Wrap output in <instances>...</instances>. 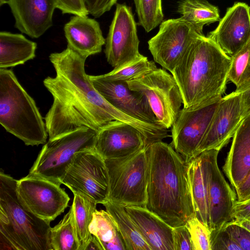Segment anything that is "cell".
<instances>
[{
	"label": "cell",
	"mask_w": 250,
	"mask_h": 250,
	"mask_svg": "<svg viewBox=\"0 0 250 250\" xmlns=\"http://www.w3.org/2000/svg\"><path fill=\"white\" fill-rule=\"evenodd\" d=\"M147 147L145 137L138 129L116 120L97 132L94 149L105 160L125 157Z\"/></svg>",
	"instance_id": "2e32d148"
},
{
	"label": "cell",
	"mask_w": 250,
	"mask_h": 250,
	"mask_svg": "<svg viewBox=\"0 0 250 250\" xmlns=\"http://www.w3.org/2000/svg\"><path fill=\"white\" fill-rule=\"evenodd\" d=\"M89 230L104 250H127L113 219L106 210L95 211Z\"/></svg>",
	"instance_id": "484cf974"
},
{
	"label": "cell",
	"mask_w": 250,
	"mask_h": 250,
	"mask_svg": "<svg viewBox=\"0 0 250 250\" xmlns=\"http://www.w3.org/2000/svg\"><path fill=\"white\" fill-rule=\"evenodd\" d=\"M205 151L211 230H218L231 220V212L237 197L219 167V151L214 149Z\"/></svg>",
	"instance_id": "5bb4252c"
},
{
	"label": "cell",
	"mask_w": 250,
	"mask_h": 250,
	"mask_svg": "<svg viewBox=\"0 0 250 250\" xmlns=\"http://www.w3.org/2000/svg\"><path fill=\"white\" fill-rule=\"evenodd\" d=\"M232 223L239 225L250 231V221L246 219L231 220Z\"/></svg>",
	"instance_id": "7bdbcfd3"
},
{
	"label": "cell",
	"mask_w": 250,
	"mask_h": 250,
	"mask_svg": "<svg viewBox=\"0 0 250 250\" xmlns=\"http://www.w3.org/2000/svg\"><path fill=\"white\" fill-rule=\"evenodd\" d=\"M231 58L228 78L237 90L250 82V41Z\"/></svg>",
	"instance_id": "f546056e"
},
{
	"label": "cell",
	"mask_w": 250,
	"mask_h": 250,
	"mask_svg": "<svg viewBox=\"0 0 250 250\" xmlns=\"http://www.w3.org/2000/svg\"><path fill=\"white\" fill-rule=\"evenodd\" d=\"M136 23L131 9L125 4H117L105 40L104 53L114 68L140 57Z\"/></svg>",
	"instance_id": "4fadbf2b"
},
{
	"label": "cell",
	"mask_w": 250,
	"mask_h": 250,
	"mask_svg": "<svg viewBox=\"0 0 250 250\" xmlns=\"http://www.w3.org/2000/svg\"><path fill=\"white\" fill-rule=\"evenodd\" d=\"M50 239L52 250H79L72 205L59 223L51 228Z\"/></svg>",
	"instance_id": "f1b7e54d"
},
{
	"label": "cell",
	"mask_w": 250,
	"mask_h": 250,
	"mask_svg": "<svg viewBox=\"0 0 250 250\" xmlns=\"http://www.w3.org/2000/svg\"><path fill=\"white\" fill-rule=\"evenodd\" d=\"M97 132L83 128L48 140L28 174L61 185L75 154L83 150L94 148Z\"/></svg>",
	"instance_id": "52a82bcc"
},
{
	"label": "cell",
	"mask_w": 250,
	"mask_h": 250,
	"mask_svg": "<svg viewBox=\"0 0 250 250\" xmlns=\"http://www.w3.org/2000/svg\"><path fill=\"white\" fill-rule=\"evenodd\" d=\"M49 58L56 76L43 81L53 99L44 117L48 140L83 128L98 132L113 121L136 125V119L109 103L94 87L85 71L86 58L68 46Z\"/></svg>",
	"instance_id": "6da1fadb"
},
{
	"label": "cell",
	"mask_w": 250,
	"mask_h": 250,
	"mask_svg": "<svg viewBox=\"0 0 250 250\" xmlns=\"http://www.w3.org/2000/svg\"><path fill=\"white\" fill-rule=\"evenodd\" d=\"M243 119L240 93L235 90L222 97L196 157L205 151L221 150L233 137Z\"/></svg>",
	"instance_id": "9a60e30c"
},
{
	"label": "cell",
	"mask_w": 250,
	"mask_h": 250,
	"mask_svg": "<svg viewBox=\"0 0 250 250\" xmlns=\"http://www.w3.org/2000/svg\"><path fill=\"white\" fill-rule=\"evenodd\" d=\"M126 83L131 90L146 97L158 124L166 129L172 126L183 104L172 75L156 67Z\"/></svg>",
	"instance_id": "ba28073f"
},
{
	"label": "cell",
	"mask_w": 250,
	"mask_h": 250,
	"mask_svg": "<svg viewBox=\"0 0 250 250\" xmlns=\"http://www.w3.org/2000/svg\"><path fill=\"white\" fill-rule=\"evenodd\" d=\"M188 173L195 216L211 230L205 151L188 164Z\"/></svg>",
	"instance_id": "603a6c76"
},
{
	"label": "cell",
	"mask_w": 250,
	"mask_h": 250,
	"mask_svg": "<svg viewBox=\"0 0 250 250\" xmlns=\"http://www.w3.org/2000/svg\"><path fill=\"white\" fill-rule=\"evenodd\" d=\"M174 250H193L190 235L185 225L173 229Z\"/></svg>",
	"instance_id": "d590c367"
},
{
	"label": "cell",
	"mask_w": 250,
	"mask_h": 250,
	"mask_svg": "<svg viewBox=\"0 0 250 250\" xmlns=\"http://www.w3.org/2000/svg\"><path fill=\"white\" fill-rule=\"evenodd\" d=\"M178 12L201 34L205 25L220 20L218 7L206 0H181L178 3Z\"/></svg>",
	"instance_id": "4316f807"
},
{
	"label": "cell",
	"mask_w": 250,
	"mask_h": 250,
	"mask_svg": "<svg viewBox=\"0 0 250 250\" xmlns=\"http://www.w3.org/2000/svg\"><path fill=\"white\" fill-rule=\"evenodd\" d=\"M109 176L108 200L145 207L148 172L147 147L129 156L104 160Z\"/></svg>",
	"instance_id": "8992f818"
},
{
	"label": "cell",
	"mask_w": 250,
	"mask_h": 250,
	"mask_svg": "<svg viewBox=\"0 0 250 250\" xmlns=\"http://www.w3.org/2000/svg\"><path fill=\"white\" fill-rule=\"evenodd\" d=\"M104 250L98 239L92 235L85 250Z\"/></svg>",
	"instance_id": "b9f144b4"
},
{
	"label": "cell",
	"mask_w": 250,
	"mask_h": 250,
	"mask_svg": "<svg viewBox=\"0 0 250 250\" xmlns=\"http://www.w3.org/2000/svg\"><path fill=\"white\" fill-rule=\"evenodd\" d=\"M242 250H250V231L229 221L223 227Z\"/></svg>",
	"instance_id": "e575fe53"
},
{
	"label": "cell",
	"mask_w": 250,
	"mask_h": 250,
	"mask_svg": "<svg viewBox=\"0 0 250 250\" xmlns=\"http://www.w3.org/2000/svg\"><path fill=\"white\" fill-rule=\"evenodd\" d=\"M17 193L24 207L38 217L51 222L67 207L70 198L60 185L28 174L17 180Z\"/></svg>",
	"instance_id": "8fae6325"
},
{
	"label": "cell",
	"mask_w": 250,
	"mask_h": 250,
	"mask_svg": "<svg viewBox=\"0 0 250 250\" xmlns=\"http://www.w3.org/2000/svg\"><path fill=\"white\" fill-rule=\"evenodd\" d=\"M89 13L95 18L102 16L110 10L117 0H83Z\"/></svg>",
	"instance_id": "74e56055"
},
{
	"label": "cell",
	"mask_w": 250,
	"mask_h": 250,
	"mask_svg": "<svg viewBox=\"0 0 250 250\" xmlns=\"http://www.w3.org/2000/svg\"><path fill=\"white\" fill-rule=\"evenodd\" d=\"M199 34L181 17L169 19L148 41V49L154 61L171 72Z\"/></svg>",
	"instance_id": "7c38bea8"
},
{
	"label": "cell",
	"mask_w": 250,
	"mask_h": 250,
	"mask_svg": "<svg viewBox=\"0 0 250 250\" xmlns=\"http://www.w3.org/2000/svg\"><path fill=\"white\" fill-rule=\"evenodd\" d=\"M138 24L149 32L161 23L163 19L162 0H133Z\"/></svg>",
	"instance_id": "1f68e13d"
},
{
	"label": "cell",
	"mask_w": 250,
	"mask_h": 250,
	"mask_svg": "<svg viewBox=\"0 0 250 250\" xmlns=\"http://www.w3.org/2000/svg\"><path fill=\"white\" fill-rule=\"evenodd\" d=\"M148 172L146 208L173 228L195 215L188 181V163L162 141L147 147Z\"/></svg>",
	"instance_id": "7a4b0ae2"
},
{
	"label": "cell",
	"mask_w": 250,
	"mask_h": 250,
	"mask_svg": "<svg viewBox=\"0 0 250 250\" xmlns=\"http://www.w3.org/2000/svg\"><path fill=\"white\" fill-rule=\"evenodd\" d=\"M207 37L232 56L250 41V7L244 2L235 3Z\"/></svg>",
	"instance_id": "ac0fdd59"
},
{
	"label": "cell",
	"mask_w": 250,
	"mask_h": 250,
	"mask_svg": "<svg viewBox=\"0 0 250 250\" xmlns=\"http://www.w3.org/2000/svg\"><path fill=\"white\" fill-rule=\"evenodd\" d=\"M156 67L153 61H149L147 57L142 55L136 59L115 67L111 71L101 76L108 80L127 82Z\"/></svg>",
	"instance_id": "4dcf8cb0"
},
{
	"label": "cell",
	"mask_w": 250,
	"mask_h": 250,
	"mask_svg": "<svg viewBox=\"0 0 250 250\" xmlns=\"http://www.w3.org/2000/svg\"><path fill=\"white\" fill-rule=\"evenodd\" d=\"M190 235L193 250H211V230L195 215L185 224Z\"/></svg>",
	"instance_id": "d6a6232c"
},
{
	"label": "cell",
	"mask_w": 250,
	"mask_h": 250,
	"mask_svg": "<svg viewBox=\"0 0 250 250\" xmlns=\"http://www.w3.org/2000/svg\"><path fill=\"white\" fill-rule=\"evenodd\" d=\"M17 180L0 172V241L8 249L52 250L49 222L27 210L19 199Z\"/></svg>",
	"instance_id": "277c9868"
},
{
	"label": "cell",
	"mask_w": 250,
	"mask_h": 250,
	"mask_svg": "<svg viewBox=\"0 0 250 250\" xmlns=\"http://www.w3.org/2000/svg\"><path fill=\"white\" fill-rule=\"evenodd\" d=\"M222 98L180 110L171 126V146L188 164L196 157L197 149Z\"/></svg>",
	"instance_id": "30bf717a"
},
{
	"label": "cell",
	"mask_w": 250,
	"mask_h": 250,
	"mask_svg": "<svg viewBox=\"0 0 250 250\" xmlns=\"http://www.w3.org/2000/svg\"><path fill=\"white\" fill-rule=\"evenodd\" d=\"M211 250H242L223 228L218 230H212Z\"/></svg>",
	"instance_id": "836d02e7"
},
{
	"label": "cell",
	"mask_w": 250,
	"mask_h": 250,
	"mask_svg": "<svg viewBox=\"0 0 250 250\" xmlns=\"http://www.w3.org/2000/svg\"><path fill=\"white\" fill-rule=\"evenodd\" d=\"M246 219L250 221V198L237 201L231 212V220Z\"/></svg>",
	"instance_id": "f35d334b"
},
{
	"label": "cell",
	"mask_w": 250,
	"mask_h": 250,
	"mask_svg": "<svg viewBox=\"0 0 250 250\" xmlns=\"http://www.w3.org/2000/svg\"><path fill=\"white\" fill-rule=\"evenodd\" d=\"M235 191L238 201H242L250 196V172Z\"/></svg>",
	"instance_id": "60d3db41"
},
{
	"label": "cell",
	"mask_w": 250,
	"mask_h": 250,
	"mask_svg": "<svg viewBox=\"0 0 250 250\" xmlns=\"http://www.w3.org/2000/svg\"><path fill=\"white\" fill-rule=\"evenodd\" d=\"M63 30L67 46L86 58L100 53L105 44L99 23L87 16L71 17Z\"/></svg>",
	"instance_id": "ffe728a7"
},
{
	"label": "cell",
	"mask_w": 250,
	"mask_h": 250,
	"mask_svg": "<svg viewBox=\"0 0 250 250\" xmlns=\"http://www.w3.org/2000/svg\"><path fill=\"white\" fill-rule=\"evenodd\" d=\"M103 205L113 219L127 250H151L142 236L124 205L110 200Z\"/></svg>",
	"instance_id": "d4e9b609"
},
{
	"label": "cell",
	"mask_w": 250,
	"mask_h": 250,
	"mask_svg": "<svg viewBox=\"0 0 250 250\" xmlns=\"http://www.w3.org/2000/svg\"><path fill=\"white\" fill-rule=\"evenodd\" d=\"M125 208L151 250H174L173 227L145 207Z\"/></svg>",
	"instance_id": "7402d4cb"
},
{
	"label": "cell",
	"mask_w": 250,
	"mask_h": 250,
	"mask_svg": "<svg viewBox=\"0 0 250 250\" xmlns=\"http://www.w3.org/2000/svg\"><path fill=\"white\" fill-rule=\"evenodd\" d=\"M89 77L99 93L116 108L139 121L158 124L147 99L131 90L126 82L108 80L101 75Z\"/></svg>",
	"instance_id": "e0dca14e"
},
{
	"label": "cell",
	"mask_w": 250,
	"mask_h": 250,
	"mask_svg": "<svg viewBox=\"0 0 250 250\" xmlns=\"http://www.w3.org/2000/svg\"><path fill=\"white\" fill-rule=\"evenodd\" d=\"M36 42L21 34L0 32V68L23 64L36 57Z\"/></svg>",
	"instance_id": "cb8c5ba5"
},
{
	"label": "cell",
	"mask_w": 250,
	"mask_h": 250,
	"mask_svg": "<svg viewBox=\"0 0 250 250\" xmlns=\"http://www.w3.org/2000/svg\"><path fill=\"white\" fill-rule=\"evenodd\" d=\"M236 190L250 172V114L242 120L232 137L230 148L222 167Z\"/></svg>",
	"instance_id": "44dd1931"
},
{
	"label": "cell",
	"mask_w": 250,
	"mask_h": 250,
	"mask_svg": "<svg viewBox=\"0 0 250 250\" xmlns=\"http://www.w3.org/2000/svg\"><path fill=\"white\" fill-rule=\"evenodd\" d=\"M15 27L22 33L38 38L53 25L57 0H8Z\"/></svg>",
	"instance_id": "d6986e66"
},
{
	"label": "cell",
	"mask_w": 250,
	"mask_h": 250,
	"mask_svg": "<svg viewBox=\"0 0 250 250\" xmlns=\"http://www.w3.org/2000/svg\"><path fill=\"white\" fill-rule=\"evenodd\" d=\"M8 0H0V5L1 6L3 4H7Z\"/></svg>",
	"instance_id": "ee69618b"
},
{
	"label": "cell",
	"mask_w": 250,
	"mask_h": 250,
	"mask_svg": "<svg viewBox=\"0 0 250 250\" xmlns=\"http://www.w3.org/2000/svg\"><path fill=\"white\" fill-rule=\"evenodd\" d=\"M250 198V196L249 198H248L247 199Z\"/></svg>",
	"instance_id": "f6af8a7d"
},
{
	"label": "cell",
	"mask_w": 250,
	"mask_h": 250,
	"mask_svg": "<svg viewBox=\"0 0 250 250\" xmlns=\"http://www.w3.org/2000/svg\"><path fill=\"white\" fill-rule=\"evenodd\" d=\"M62 184L97 204L108 200L109 176L104 160L94 148L77 152Z\"/></svg>",
	"instance_id": "9c48e42d"
},
{
	"label": "cell",
	"mask_w": 250,
	"mask_h": 250,
	"mask_svg": "<svg viewBox=\"0 0 250 250\" xmlns=\"http://www.w3.org/2000/svg\"><path fill=\"white\" fill-rule=\"evenodd\" d=\"M74 194L72 206L77 236L79 243V250H85L92 234L89 230L93 215L97 210L96 202L76 192Z\"/></svg>",
	"instance_id": "83f0119b"
},
{
	"label": "cell",
	"mask_w": 250,
	"mask_h": 250,
	"mask_svg": "<svg viewBox=\"0 0 250 250\" xmlns=\"http://www.w3.org/2000/svg\"><path fill=\"white\" fill-rule=\"evenodd\" d=\"M231 58L213 41L199 34L171 72L179 88L184 107L222 97Z\"/></svg>",
	"instance_id": "3957f363"
},
{
	"label": "cell",
	"mask_w": 250,
	"mask_h": 250,
	"mask_svg": "<svg viewBox=\"0 0 250 250\" xmlns=\"http://www.w3.org/2000/svg\"><path fill=\"white\" fill-rule=\"evenodd\" d=\"M235 90L241 95L242 113L244 118L250 114V82Z\"/></svg>",
	"instance_id": "ab89813d"
},
{
	"label": "cell",
	"mask_w": 250,
	"mask_h": 250,
	"mask_svg": "<svg viewBox=\"0 0 250 250\" xmlns=\"http://www.w3.org/2000/svg\"><path fill=\"white\" fill-rule=\"evenodd\" d=\"M0 124L26 146L45 144L48 136L35 101L8 69L0 68Z\"/></svg>",
	"instance_id": "5b68a950"
},
{
	"label": "cell",
	"mask_w": 250,
	"mask_h": 250,
	"mask_svg": "<svg viewBox=\"0 0 250 250\" xmlns=\"http://www.w3.org/2000/svg\"><path fill=\"white\" fill-rule=\"evenodd\" d=\"M57 8L62 14L87 16L89 13L83 0H57Z\"/></svg>",
	"instance_id": "8d00e7d4"
}]
</instances>
